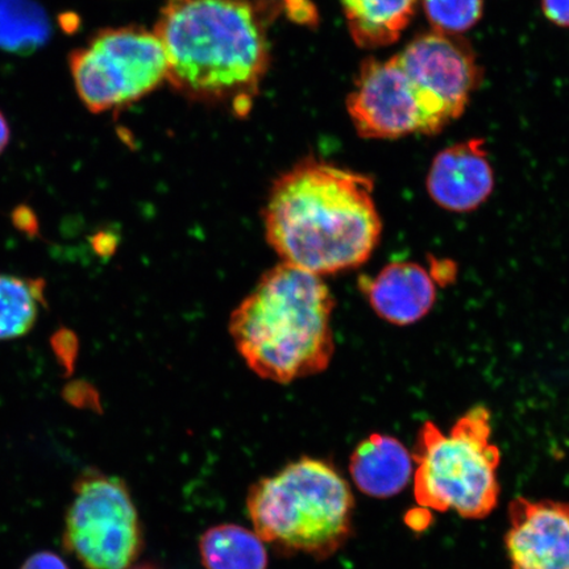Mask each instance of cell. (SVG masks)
Listing matches in <instances>:
<instances>
[{
    "label": "cell",
    "mask_w": 569,
    "mask_h": 569,
    "mask_svg": "<svg viewBox=\"0 0 569 569\" xmlns=\"http://www.w3.org/2000/svg\"><path fill=\"white\" fill-rule=\"evenodd\" d=\"M371 177L317 159L282 173L269 191L266 237L282 262L320 277L358 268L380 243Z\"/></svg>",
    "instance_id": "cell-1"
},
{
    "label": "cell",
    "mask_w": 569,
    "mask_h": 569,
    "mask_svg": "<svg viewBox=\"0 0 569 569\" xmlns=\"http://www.w3.org/2000/svg\"><path fill=\"white\" fill-rule=\"evenodd\" d=\"M279 10L252 0H168L153 31L167 80L190 101L247 117L269 68L268 27Z\"/></svg>",
    "instance_id": "cell-2"
},
{
    "label": "cell",
    "mask_w": 569,
    "mask_h": 569,
    "mask_svg": "<svg viewBox=\"0 0 569 569\" xmlns=\"http://www.w3.org/2000/svg\"><path fill=\"white\" fill-rule=\"evenodd\" d=\"M333 308L322 277L281 262L234 309L231 337L256 375L289 383L329 367L336 351Z\"/></svg>",
    "instance_id": "cell-3"
},
{
    "label": "cell",
    "mask_w": 569,
    "mask_h": 569,
    "mask_svg": "<svg viewBox=\"0 0 569 569\" xmlns=\"http://www.w3.org/2000/svg\"><path fill=\"white\" fill-rule=\"evenodd\" d=\"M254 532L282 555L332 557L353 531L355 500L337 468L302 458L253 483L247 497Z\"/></svg>",
    "instance_id": "cell-4"
},
{
    "label": "cell",
    "mask_w": 569,
    "mask_h": 569,
    "mask_svg": "<svg viewBox=\"0 0 569 569\" xmlns=\"http://www.w3.org/2000/svg\"><path fill=\"white\" fill-rule=\"evenodd\" d=\"M490 437L492 417L482 405L467 411L447 433L426 422L411 455L419 507L439 513L457 511L466 519L492 513L501 495V452Z\"/></svg>",
    "instance_id": "cell-5"
},
{
    "label": "cell",
    "mask_w": 569,
    "mask_h": 569,
    "mask_svg": "<svg viewBox=\"0 0 569 569\" xmlns=\"http://www.w3.org/2000/svg\"><path fill=\"white\" fill-rule=\"evenodd\" d=\"M76 90L91 112L139 101L167 80L168 61L154 32L139 27L109 28L69 57Z\"/></svg>",
    "instance_id": "cell-6"
},
{
    "label": "cell",
    "mask_w": 569,
    "mask_h": 569,
    "mask_svg": "<svg viewBox=\"0 0 569 569\" xmlns=\"http://www.w3.org/2000/svg\"><path fill=\"white\" fill-rule=\"evenodd\" d=\"M63 546L88 569H127L142 550V530L130 490L94 469L74 483Z\"/></svg>",
    "instance_id": "cell-7"
},
{
    "label": "cell",
    "mask_w": 569,
    "mask_h": 569,
    "mask_svg": "<svg viewBox=\"0 0 569 569\" xmlns=\"http://www.w3.org/2000/svg\"><path fill=\"white\" fill-rule=\"evenodd\" d=\"M422 116V134H437L466 112L482 81V68L469 42L437 31L418 34L398 53Z\"/></svg>",
    "instance_id": "cell-8"
},
{
    "label": "cell",
    "mask_w": 569,
    "mask_h": 569,
    "mask_svg": "<svg viewBox=\"0 0 569 569\" xmlns=\"http://www.w3.org/2000/svg\"><path fill=\"white\" fill-rule=\"evenodd\" d=\"M348 116L365 139L395 140L422 133V116L415 88L397 57L361 62L347 98Z\"/></svg>",
    "instance_id": "cell-9"
},
{
    "label": "cell",
    "mask_w": 569,
    "mask_h": 569,
    "mask_svg": "<svg viewBox=\"0 0 569 569\" xmlns=\"http://www.w3.org/2000/svg\"><path fill=\"white\" fill-rule=\"evenodd\" d=\"M505 536L511 569H569V503L517 497Z\"/></svg>",
    "instance_id": "cell-10"
},
{
    "label": "cell",
    "mask_w": 569,
    "mask_h": 569,
    "mask_svg": "<svg viewBox=\"0 0 569 569\" xmlns=\"http://www.w3.org/2000/svg\"><path fill=\"white\" fill-rule=\"evenodd\" d=\"M426 187L432 201L447 211L479 209L495 189L486 140L461 141L439 152L432 160Z\"/></svg>",
    "instance_id": "cell-11"
},
{
    "label": "cell",
    "mask_w": 569,
    "mask_h": 569,
    "mask_svg": "<svg viewBox=\"0 0 569 569\" xmlns=\"http://www.w3.org/2000/svg\"><path fill=\"white\" fill-rule=\"evenodd\" d=\"M433 270L418 262H391L373 279L360 281L362 293L376 315L396 326L417 323L429 315L437 301Z\"/></svg>",
    "instance_id": "cell-12"
},
{
    "label": "cell",
    "mask_w": 569,
    "mask_h": 569,
    "mask_svg": "<svg viewBox=\"0 0 569 569\" xmlns=\"http://www.w3.org/2000/svg\"><path fill=\"white\" fill-rule=\"evenodd\" d=\"M350 472L362 493L389 498L408 487L415 475V460L400 440L372 433L355 448Z\"/></svg>",
    "instance_id": "cell-13"
},
{
    "label": "cell",
    "mask_w": 569,
    "mask_h": 569,
    "mask_svg": "<svg viewBox=\"0 0 569 569\" xmlns=\"http://www.w3.org/2000/svg\"><path fill=\"white\" fill-rule=\"evenodd\" d=\"M348 30L360 48L377 49L401 38L421 0H340Z\"/></svg>",
    "instance_id": "cell-14"
},
{
    "label": "cell",
    "mask_w": 569,
    "mask_h": 569,
    "mask_svg": "<svg viewBox=\"0 0 569 569\" xmlns=\"http://www.w3.org/2000/svg\"><path fill=\"white\" fill-rule=\"evenodd\" d=\"M208 569H268V552L258 533L238 525H219L199 542Z\"/></svg>",
    "instance_id": "cell-15"
},
{
    "label": "cell",
    "mask_w": 569,
    "mask_h": 569,
    "mask_svg": "<svg viewBox=\"0 0 569 569\" xmlns=\"http://www.w3.org/2000/svg\"><path fill=\"white\" fill-rule=\"evenodd\" d=\"M52 23L36 0H0V51L31 56L52 38Z\"/></svg>",
    "instance_id": "cell-16"
},
{
    "label": "cell",
    "mask_w": 569,
    "mask_h": 569,
    "mask_svg": "<svg viewBox=\"0 0 569 569\" xmlns=\"http://www.w3.org/2000/svg\"><path fill=\"white\" fill-rule=\"evenodd\" d=\"M44 289V280L0 273V341L24 337L33 329L39 305L47 306Z\"/></svg>",
    "instance_id": "cell-17"
},
{
    "label": "cell",
    "mask_w": 569,
    "mask_h": 569,
    "mask_svg": "<svg viewBox=\"0 0 569 569\" xmlns=\"http://www.w3.org/2000/svg\"><path fill=\"white\" fill-rule=\"evenodd\" d=\"M423 10L432 31L459 36L479 23L482 0H423Z\"/></svg>",
    "instance_id": "cell-18"
},
{
    "label": "cell",
    "mask_w": 569,
    "mask_h": 569,
    "mask_svg": "<svg viewBox=\"0 0 569 569\" xmlns=\"http://www.w3.org/2000/svg\"><path fill=\"white\" fill-rule=\"evenodd\" d=\"M49 343H51L52 351L63 375L66 377L73 375L78 352H80V341H78L74 331H71L68 327H61L53 333Z\"/></svg>",
    "instance_id": "cell-19"
},
{
    "label": "cell",
    "mask_w": 569,
    "mask_h": 569,
    "mask_svg": "<svg viewBox=\"0 0 569 569\" xmlns=\"http://www.w3.org/2000/svg\"><path fill=\"white\" fill-rule=\"evenodd\" d=\"M63 398L70 405L81 409H98L99 398L94 388L84 381H71L63 388Z\"/></svg>",
    "instance_id": "cell-20"
},
{
    "label": "cell",
    "mask_w": 569,
    "mask_h": 569,
    "mask_svg": "<svg viewBox=\"0 0 569 569\" xmlns=\"http://www.w3.org/2000/svg\"><path fill=\"white\" fill-rule=\"evenodd\" d=\"M11 222L20 233H24L30 239L38 238L40 234L38 216H36L30 206H17L11 212Z\"/></svg>",
    "instance_id": "cell-21"
},
{
    "label": "cell",
    "mask_w": 569,
    "mask_h": 569,
    "mask_svg": "<svg viewBox=\"0 0 569 569\" xmlns=\"http://www.w3.org/2000/svg\"><path fill=\"white\" fill-rule=\"evenodd\" d=\"M283 9L288 17L306 26H316L318 23V11L311 0H284Z\"/></svg>",
    "instance_id": "cell-22"
},
{
    "label": "cell",
    "mask_w": 569,
    "mask_h": 569,
    "mask_svg": "<svg viewBox=\"0 0 569 569\" xmlns=\"http://www.w3.org/2000/svg\"><path fill=\"white\" fill-rule=\"evenodd\" d=\"M547 19L559 27H569V0H542Z\"/></svg>",
    "instance_id": "cell-23"
},
{
    "label": "cell",
    "mask_w": 569,
    "mask_h": 569,
    "mask_svg": "<svg viewBox=\"0 0 569 569\" xmlns=\"http://www.w3.org/2000/svg\"><path fill=\"white\" fill-rule=\"evenodd\" d=\"M20 569H69V567L59 555L44 551L32 555Z\"/></svg>",
    "instance_id": "cell-24"
},
{
    "label": "cell",
    "mask_w": 569,
    "mask_h": 569,
    "mask_svg": "<svg viewBox=\"0 0 569 569\" xmlns=\"http://www.w3.org/2000/svg\"><path fill=\"white\" fill-rule=\"evenodd\" d=\"M92 246L99 254H107L112 251L113 240L107 233H98L92 238Z\"/></svg>",
    "instance_id": "cell-25"
},
{
    "label": "cell",
    "mask_w": 569,
    "mask_h": 569,
    "mask_svg": "<svg viewBox=\"0 0 569 569\" xmlns=\"http://www.w3.org/2000/svg\"><path fill=\"white\" fill-rule=\"evenodd\" d=\"M11 139L10 126L2 112H0V154L3 153Z\"/></svg>",
    "instance_id": "cell-26"
},
{
    "label": "cell",
    "mask_w": 569,
    "mask_h": 569,
    "mask_svg": "<svg viewBox=\"0 0 569 569\" xmlns=\"http://www.w3.org/2000/svg\"><path fill=\"white\" fill-rule=\"evenodd\" d=\"M127 569H162L158 565L153 563H140L137 566L128 567Z\"/></svg>",
    "instance_id": "cell-27"
}]
</instances>
